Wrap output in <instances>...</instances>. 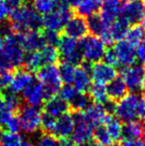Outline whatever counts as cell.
<instances>
[{"instance_id": "cell-13", "label": "cell", "mask_w": 145, "mask_h": 146, "mask_svg": "<svg viewBox=\"0 0 145 146\" xmlns=\"http://www.w3.org/2000/svg\"><path fill=\"white\" fill-rule=\"evenodd\" d=\"M145 10V5L141 0H128L122 5L120 17L128 24H135L141 21Z\"/></svg>"}, {"instance_id": "cell-48", "label": "cell", "mask_w": 145, "mask_h": 146, "mask_svg": "<svg viewBox=\"0 0 145 146\" xmlns=\"http://www.w3.org/2000/svg\"><path fill=\"white\" fill-rule=\"evenodd\" d=\"M10 10L8 8L7 4L5 3L4 0H0V23L4 22L6 20V18L9 16Z\"/></svg>"}, {"instance_id": "cell-35", "label": "cell", "mask_w": 145, "mask_h": 146, "mask_svg": "<svg viewBox=\"0 0 145 146\" xmlns=\"http://www.w3.org/2000/svg\"><path fill=\"white\" fill-rule=\"evenodd\" d=\"M41 55V59H42L43 65H49V64H54L59 59L58 50L56 47L54 46H49V45H45L41 50H39Z\"/></svg>"}, {"instance_id": "cell-44", "label": "cell", "mask_w": 145, "mask_h": 146, "mask_svg": "<svg viewBox=\"0 0 145 146\" xmlns=\"http://www.w3.org/2000/svg\"><path fill=\"white\" fill-rule=\"evenodd\" d=\"M103 59V62H105V64H107V65L112 66V67L118 66L117 59H116V55H115V53H114V51L112 48L107 49V51H105Z\"/></svg>"}, {"instance_id": "cell-54", "label": "cell", "mask_w": 145, "mask_h": 146, "mask_svg": "<svg viewBox=\"0 0 145 146\" xmlns=\"http://www.w3.org/2000/svg\"><path fill=\"white\" fill-rule=\"evenodd\" d=\"M22 146H35L31 141H27V140H24L23 143H22Z\"/></svg>"}, {"instance_id": "cell-62", "label": "cell", "mask_w": 145, "mask_h": 146, "mask_svg": "<svg viewBox=\"0 0 145 146\" xmlns=\"http://www.w3.org/2000/svg\"><path fill=\"white\" fill-rule=\"evenodd\" d=\"M0 146H3V145H2V144H0Z\"/></svg>"}, {"instance_id": "cell-26", "label": "cell", "mask_w": 145, "mask_h": 146, "mask_svg": "<svg viewBox=\"0 0 145 146\" xmlns=\"http://www.w3.org/2000/svg\"><path fill=\"white\" fill-rule=\"evenodd\" d=\"M103 125L107 128L109 135L112 141L117 142L121 138V132H122V125L118 119L113 117L110 114H107L105 116V119L103 121Z\"/></svg>"}, {"instance_id": "cell-43", "label": "cell", "mask_w": 145, "mask_h": 146, "mask_svg": "<svg viewBox=\"0 0 145 146\" xmlns=\"http://www.w3.org/2000/svg\"><path fill=\"white\" fill-rule=\"evenodd\" d=\"M4 130L10 131V132H15V133H18L21 130V123H20L18 115L13 114V116H12L11 118L9 119V121L7 122Z\"/></svg>"}, {"instance_id": "cell-57", "label": "cell", "mask_w": 145, "mask_h": 146, "mask_svg": "<svg viewBox=\"0 0 145 146\" xmlns=\"http://www.w3.org/2000/svg\"><path fill=\"white\" fill-rule=\"evenodd\" d=\"M77 146H91V144L89 142H85V143H81V144H77Z\"/></svg>"}, {"instance_id": "cell-19", "label": "cell", "mask_w": 145, "mask_h": 146, "mask_svg": "<svg viewBox=\"0 0 145 146\" xmlns=\"http://www.w3.org/2000/svg\"><path fill=\"white\" fill-rule=\"evenodd\" d=\"M121 0H103L101 6V17L107 26L113 23L121 11Z\"/></svg>"}, {"instance_id": "cell-21", "label": "cell", "mask_w": 145, "mask_h": 146, "mask_svg": "<svg viewBox=\"0 0 145 146\" xmlns=\"http://www.w3.org/2000/svg\"><path fill=\"white\" fill-rule=\"evenodd\" d=\"M70 110L68 102H65L60 96H54L47 100L44 106V112L49 115L58 118L63 114L67 113Z\"/></svg>"}, {"instance_id": "cell-42", "label": "cell", "mask_w": 145, "mask_h": 146, "mask_svg": "<svg viewBox=\"0 0 145 146\" xmlns=\"http://www.w3.org/2000/svg\"><path fill=\"white\" fill-rule=\"evenodd\" d=\"M35 146H58V140L53 135L43 132L39 135Z\"/></svg>"}, {"instance_id": "cell-6", "label": "cell", "mask_w": 145, "mask_h": 146, "mask_svg": "<svg viewBox=\"0 0 145 146\" xmlns=\"http://www.w3.org/2000/svg\"><path fill=\"white\" fill-rule=\"evenodd\" d=\"M140 100L141 98L137 94H126L119 102H117L114 114L118 120L124 123L135 121V119L137 118L136 110Z\"/></svg>"}, {"instance_id": "cell-31", "label": "cell", "mask_w": 145, "mask_h": 146, "mask_svg": "<svg viewBox=\"0 0 145 146\" xmlns=\"http://www.w3.org/2000/svg\"><path fill=\"white\" fill-rule=\"evenodd\" d=\"M24 139L19 133L0 129V144L3 146H22Z\"/></svg>"}, {"instance_id": "cell-56", "label": "cell", "mask_w": 145, "mask_h": 146, "mask_svg": "<svg viewBox=\"0 0 145 146\" xmlns=\"http://www.w3.org/2000/svg\"><path fill=\"white\" fill-rule=\"evenodd\" d=\"M107 146H121V144H120V143H118V142H111L110 144H109Z\"/></svg>"}, {"instance_id": "cell-14", "label": "cell", "mask_w": 145, "mask_h": 146, "mask_svg": "<svg viewBox=\"0 0 145 146\" xmlns=\"http://www.w3.org/2000/svg\"><path fill=\"white\" fill-rule=\"evenodd\" d=\"M22 98L25 100L26 104L37 108L42 106L46 102L43 86L40 82L35 80L22 90Z\"/></svg>"}, {"instance_id": "cell-28", "label": "cell", "mask_w": 145, "mask_h": 146, "mask_svg": "<svg viewBox=\"0 0 145 146\" xmlns=\"http://www.w3.org/2000/svg\"><path fill=\"white\" fill-rule=\"evenodd\" d=\"M93 102L89 94H87V92H77L73 100L69 102V106L73 112L85 111Z\"/></svg>"}, {"instance_id": "cell-61", "label": "cell", "mask_w": 145, "mask_h": 146, "mask_svg": "<svg viewBox=\"0 0 145 146\" xmlns=\"http://www.w3.org/2000/svg\"><path fill=\"white\" fill-rule=\"evenodd\" d=\"M125 1H128V0H125ZM141 1H144L145 2V0H141Z\"/></svg>"}, {"instance_id": "cell-49", "label": "cell", "mask_w": 145, "mask_h": 146, "mask_svg": "<svg viewBox=\"0 0 145 146\" xmlns=\"http://www.w3.org/2000/svg\"><path fill=\"white\" fill-rule=\"evenodd\" d=\"M136 114H137V118H139L142 123H145V102L143 98H141L138 104Z\"/></svg>"}, {"instance_id": "cell-39", "label": "cell", "mask_w": 145, "mask_h": 146, "mask_svg": "<svg viewBox=\"0 0 145 146\" xmlns=\"http://www.w3.org/2000/svg\"><path fill=\"white\" fill-rule=\"evenodd\" d=\"M13 116V111L6 106L2 94H0V129H4L9 121V119Z\"/></svg>"}, {"instance_id": "cell-52", "label": "cell", "mask_w": 145, "mask_h": 146, "mask_svg": "<svg viewBox=\"0 0 145 146\" xmlns=\"http://www.w3.org/2000/svg\"><path fill=\"white\" fill-rule=\"evenodd\" d=\"M58 146H73V143L70 139H60L58 141Z\"/></svg>"}, {"instance_id": "cell-29", "label": "cell", "mask_w": 145, "mask_h": 146, "mask_svg": "<svg viewBox=\"0 0 145 146\" xmlns=\"http://www.w3.org/2000/svg\"><path fill=\"white\" fill-rule=\"evenodd\" d=\"M101 1L103 0H83L81 3L75 8L77 15L87 18L93 14H97V12L101 9Z\"/></svg>"}, {"instance_id": "cell-4", "label": "cell", "mask_w": 145, "mask_h": 146, "mask_svg": "<svg viewBox=\"0 0 145 146\" xmlns=\"http://www.w3.org/2000/svg\"><path fill=\"white\" fill-rule=\"evenodd\" d=\"M121 75L127 90L132 92V94L145 92L144 64H133L129 67L123 68L121 71Z\"/></svg>"}, {"instance_id": "cell-23", "label": "cell", "mask_w": 145, "mask_h": 146, "mask_svg": "<svg viewBox=\"0 0 145 146\" xmlns=\"http://www.w3.org/2000/svg\"><path fill=\"white\" fill-rule=\"evenodd\" d=\"M121 138L123 140H131V139H145L144 123L131 121L124 123L122 126Z\"/></svg>"}, {"instance_id": "cell-37", "label": "cell", "mask_w": 145, "mask_h": 146, "mask_svg": "<svg viewBox=\"0 0 145 146\" xmlns=\"http://www.w3.org/2000/svg\"><path fill=\"white\" fill-rule=\"evenodd\" d=\"M2 96H3L4 102H5L6 106H7L13 112L18 111L20 106H22L21 98L18 96V94H15V92L7 90L2 94Z\"/></svg>"}, {"instance_id": "cell-25", "label": "cell", "mask_w": 145, "mask_h": 146, "mask_svg": "<svg viewBox=\"0 0 145 146\" xmlns=\"http://www.w3.org/2000/svg\"><path fill=\"white\" fill-rule=\"evenodd\" d=\"M73 87L77 92H87L91 86V74L83 70L81 67L77 68L75 72V77H73Z\"/></svg>"}, {"instance_id": "cell-34", "label": "cell", "mask_w": 145, "mask_h": 146, "mask_svg": "<svg viewBox=\"0 0 145 146\" xmlns=\"http://www.w3.org/2000/svg\"><path fill=\"white\" fill-rule=\"evenodd\" d=\"M59 75H60L61 82L65 85H72L75 77V68L73 65L65 62H61L59 66Z\"/></svg>"}, {"instance_id": "cell-7", "label": "cell", "mask_w": 145, "mask_h": 146, "mask_svg": "<svg viewBox=\"0 0 145 146\" xmlns=\"http://www.w3.org/2000/svg\"><path fill=\"white\" fill-rule=\"evenodd\" d=\"M17 112L21 123V130H23L26 134H33L41 127L42 113L37 108L22 104Z\"/></svg>"}, {"instance_id": "cell-46", "label": "cell", "mask_w": 145, "mask_h": 146, "mask_svg": "<svg viewBox=\"0 0 145 146\" xmlns=\"http://www.w3.org/2000/svg\"><path fill=\"white\" fill-rule=\"evenodd\" d=\"M135 56L136 60L139 61L140 64L145 65V39L135 47Z\"/></svg>"}, {"instance_id": "cell-51", "label": "cell", "mask_w": 145, "mask_h": 146, "mask_svg": "<svg viewBox=\"0 0 145 146\" xmlns=\"http://www.w3.org/2000/svg\"><path fill=\"white\" fill-rule=\"evenodd\" d=\"M121 146H145V139H131V140H122Z\"/></svg>"}, {"instance_id": "cell-22", "label": "cell", "mask_w": 145, "mask_h": 146, "mask_svg": "<svg viewBox=\"0 0 145 146\" xmlns=\"http://www.w3.org/2000/svg\"><path fill=\"white\" fill-rule=\"evenodd\" d=\"M105 88H107V98L114 102H119L127 94V87L122 78H114L111 82L107 84Z\"/></svg>"}, {"instance_id": "cell-58", "label": "cell", "mask_w": 145, "mask_h": 146, "mask_svg": "<svg viewBox=\"0 0 145 146\" xmlns=\"http://www.w3.org/2000/svg\"><path fill=\"white\" fill-rule=\"evenodd\" d=\"M3 42H4V39L0 37V50H1L2 47H3Z\"/></svg>"}, {"instance_id": "cell-41", "label": "cell", "mask_w": 145, "mask_h": 146, "mask_svg": "<svg viewBox=\"0 0 145 146\" xmlns=\"http://www.w3.org/2000/svg\"><path fill=\"white\" fill-rule=\"evenodd\" d=\"M59 94H60L59 96H60L61 98H63L65 102H68V104H69V102L73 100V96L77 94V90H75V88L72 85H65L64 87L61 88Z\"/></svg>"}, {"instance_id": "cell-8", "label": "cell", "mask_w": 145, "mask_h": 146, "mask_svg": "<svg viewBox=\"0 0 145 146\" xmlns=\"http://www.w3.org/2000/svg\"><path fill=\"white\" fill-rule=\"evenodd\" d=\"M0 52L9 60L14 69H20V67L23 66L25 53L20 44L19 37L17 34H12L4 38L3 47Z\"/></svg>"}, {"instance_id": "cell-12", "label": "cell", "mask_w": 145, "mask_h": 146, "mask_svg": "<svg viewBox=\"0 0 145 146\" xmlns=\"http://www.w3.org/2000/svg\"><path fill=\"white\" fill-rule=\"evenodd\" d=\"M129 29V24L123 18H117L113 23H111L105 30V32L99 38L105 44H111L125 39V36Z\"/></svg>"}, {"instance_id": "cell-27", "label": "cell", "mask_w": 145, "mask_h": 146, "mask_svg": "<svg viewBox=\"0 0 145 146\" xmlns=\"http://www.w3.org/2000/svg\"><path fill=\"white\" fill-rule=\"evenodd\" d=\"M87 25L89 33H91L93 36L95 37H101L109 27L99 14H93V15L87 17Z\"/></svg>"}, {"instance_id": "cell-50", "label": "cell", "mask_w": 145, "mask_h": 146, "mask_svg": "<svg viewBox=\"0 0 145 146\" xmlns=\"http://www.w3.org/2000/svg\"><path fill=\"white\" fill-rule=\"evenodd\" d=\"M4 1L7 4L10 12H11L12 10H15V9H17V8H19L20 6L25 3V0H4Z\"/></svg>"}, {"instance_id": "cell-10", "label": "cell", "mask_w": 145, "mask_h": 146, "mask_svg": "<svg viewBox=\"0 0 145 146\" xmlns=\"http://www.w3.org/2000/svg\"><path fill=\"white\" fill-rule=\"evenodd\" d=\"M73 16V11L71 8H56L54 11L44 15L43 26L46 29L59 32L64 29L67 22Z\"/></svg>"}, {"instance_id": "cell-11", "label": "cell", "mask_w": 145, "mask_h": 146, "mask_svg": "<svg viewBox=\"0 0 145 146\" xmlns=\"http://www.w3.org/2000/svg\"><path fill=\"white\" fill-rule=\"evenodd\" d=\"M112 49L116 55L118 66L126 68L135 64V47L128 43L125 39L116 42Z\"/></svg>"}, {"instance_id": "cell-5", "label": "cell", "mask_w": 145, "mask_h": 146, "mask_svg": "<svg viewBox=\"0 0 145 146\" xmlns=\"http://www.w3.org/2000/svg\"><path fill=\"white\" fill-rule=\"evenodd\" d=\"M58 54L59 58L62 62L73 65V67L79 66L83 61V57L81 52L77 47V42L75 39L70 37L61 36L60 41L58 43Z\"/></svg>"}, {"instance_id": "cell-24", "label": "cell", "mask_w": 145, "mask_h": 146, "mask_svg": "<svg viewBox=\"0 0 145 146\" xmlns=\"http://www.w3.org/2000/svg\"><path fill=\"white\" fill-rule=\"evenodd\" d=\"M87 119L93 125V127H97L99 125L103 124V121L105 119V116L107 113L105 112V108L103 104H95L93 102L87 110L83 111Z\"/></svg>"}, {"instance_id": "cell-33", "label": "cell", "mask_w": 145, "mask_h": 146, "mask_svg": "<svg viewBox=\"0 0 145 146\" xmlns=\"http://www.w3.org/2000/svg\"><path fill=\"white\" fill-rule=\"evenodd\" d=\"M145 39V29L142 26L134 25L133 27L129 28L125 36V40L134 47L137 46Z\"/></svg>"}, {"instance_id": "cell-18", "label": "cell", "mask_w": 145, "mask_h": 146, "mask_svg": "<svg viewBox=\"0 0 145 146\" xmlns=\"http://www.w3.org/2000/svg\"><path fill=\"white\" fill-rule=\"evenodd\" d=\"M19 37L20 44L24 51L34 52L39 51L46 45L43 38L42 32L40 31H29L24 34H17Z\"/></svg>"}, {"instance_id": "cell-17", "label": "cell", "mask_w": 145, "mask_h": 146, "mask_svg": "<svg viewBox=\"0 0 145 146\" xmlns=\"http://www.w3.org/2000/svg\"><path fill=\"white\" fill-rule=\"evenodd\" d=\"M73 124L75 123H73V113L67 112L56 119L51 135L59 139H68L73 134Z\"/></svg>"}, {"instance_id": "cell-53", "label": "cell", "mask_w": 145, "mask_h": 146, "mask_svg": "<svg viewBox=\"0 0 145 146\" xmlns=\"http://www.w3.org/2000/svg\"><path fill=\"white\" fill-rule=\"evenodd\" d=\"M81 1L83 0H67V3L70 8H77L81 3Z\"/></svg>"}, {"instance_id": "cell-16", "label": "cell", "mask_w": 145, "mask_h": 146, "mask_svg": "<svg viewBox=\"0 0 145 146\" xmlns=\"http://www.w3.org/2000/svg\"><path fill=\"white\" fill-rule=\"evenodd\" d=\"M64 33L66 36L70 37L75 40H81L87 36L89 29H87V20L79 15H75L67 22L64 27Z\"/></svg>"}, {"instance_id": "cell-45", "label": "cell", "mask_w": 145, "mask_h": 146, "mask_svg": "<svg viewBox=\"0 0 145 146\" xmlns=\"http://www.w3.org/2000/svg\"><path fill=\"white\" fill-rule=\"evenodd\" d=\"M11 78L12 74L10 72L0 71V90H5L7 87H9Z\"/></svg>"}, {"instance_id": "cell-55", "label": "cell", "mask_w": 145, "mask_h": 146, "mask_svg": "<svg viewBox=\"0 0 145 146\" xmlns=\"http://www.w3.org/2000/svg\"><path fill=\"white\" fill-rule=\"evenodd\" d=\"M141 26L145 29V10H144V13H143V16H142V19H141Z\"/></svg>"}, {"instance_id": "cell-9", "label": "cell", "mask_w": 145, "mask_h": 146, "mask_svg": "<svg viewBox=\"0 0 145 146\" xmlns=\"http://www.w3.org/2000/svg\"><path fill=\"white\" fill-rule=\"evenodd\" d=\"M73 117L75 124L72 134V141L77 144L89 142V140L93 138L95 130L93 125L87 119L83 111L73 112Z\"/></svg>"}, {"instance_id": "cell-3", "label": "cell", "mask_w": 145, "mask_h": 146, "mask_svg": "<svg viewBox=\"0 0 145 146\" xmlns=\"http://www.w3.org/2000/svg\"><path fill=\"white\" fill-rule=\"evenodd\" d=\"M105 43L99 37L85 36L77 42V47L83 54L85 61L95 64L103 58L107 47Z\"/></svg>"}, {"instance_id": "cell-59", "label": "cell", "mask_w": 145, "mask_h": 146, "mask_svg": "<svg viewBox=\"0 0 145 146\" xmlns=\"http://www.w3.org/2000/svg\"><path fill=\"white\" fill-rule=\"evenodd\" d=\"M91 146H101V145L97 144V143H93V144H91Z\"/></svg>"}, {"instance_id": "cell-20", "label": "cell", "mask_w": 145, "mask_h": 146, "mask_svg": "<svg viewBox=\"0 0 145 146\" xmlns=\"http://www.w3.org/2000/svg\"><path fill=\"white\" fill-rule=\"evenodd\" d=\"M32 82H34V78L30 72H28L25 69H17L15 73L12 75L8 90L15 94L22 92V90L28 85H30Z\"/></svg>"}, {"instance_id": "cell-15", "label": "cell", "mask_w": 145, "mask_h": 146, "mask_svg": "<svg viewBox=\"0 0 145 146\" xmlns=\"http://www.w3.org/2000/svg\"><path fill=\"white\" fill-rule=\"evenodd\" d=\"M91 78L97 84L105 85L116 78V70L114 67L105 64V62H97L93 64L91 69Z\"/></svg>"}, {"instance_id": "cell-32", "label": "cell", "mask_w": 145, "mask_h": 146, "mask_svg": "<svg viewBox=\"0 0 145 146\" xmlns=\"http://www.w3.org/2000/svg\"><path fill=\"white\" fill-rule=\"evenodd\" d=\"M89 96H91V100L95 104H103L107 100V88L105 85L101 84L95 83L93 85L91 86L89 90Z\"/></svg>"}, {"instance_id": "cell-36", "label": "cell", "mask_w": 145, "mask_h": 146, "mask_svg": "<svg viewBox=\"0 0 145 146\" xmlns=\"http://www.w3.org/2000/svg\"><path fill=\"white\" fill-rule=\"evenodd\" d=\"M33 8L40 15H46L57 8L56 0H33Z\"/></svg>"}, {"instance_id": "cell-30", "label": "cell", "mask_w": 145, "mask_h": 146, "mask_svg": "<svg viewBox=\"0 0 145 146\" xmlns=\"http://www.w3.org/2000/svg\"><path fill=\"white\" fill-rule=\"evenodd\" d=\"M43 62L41 59V55L39 51H34V52H28L24 57L23 67L28 72H37L40 68L43 67Z\"/></svg>"}, {"instance_id": "cell-2", "label": "cell", "mask_w": 145, "mask_h": 146, "mask_svg": "<svg viewBox=\"0 0 145 146\" xmlns=\"http://www.w3.org/2000/svg\"><path fill=\"white\" fill-rule=\"evenodd\" d=\"M37 79L43 86L46 102L56 96L62 88L59 68L55 64H49L40 68L37 71Z\"/></svg>"}, {"instance_id": "cell-60", "label": "cell", "mask_w": 145, "mask_h": 146, "mask_svg": "<svg viewBox=\"0 0 145 146\" xmlns=\"http://www.w3.org/2000/svg\"><path fill=\"white\" fill-rule=\"evenodd\" d=\"M143 100H144V102H145V92H144V98H143Z\"/></svg>"}, {"instance_id": "cell-1", "label": "cell", "mask_w": 145, "mask_h": 146, "mask_svg": "<svg viewBox=\"0 0 145 146\" xmlns=\"http://www.w3.org/2000/svg\"><path fill=\"white\" fill-rule=\"evenodd\" d=\"M9 22L15 34H24L29 31H41L43 27V17L37 13L33 6L24 3L19 8L12 10Z\"/></svg>"}, {"instance_id": "cell-40", "label": "cell", "mask_w": 145, "mask_h": 146, "mask_svg": "<svg viewBox=\"0 0 145 146\" xmlns=\"http://www.w3.org/2000/svg\"><path fill=\"white\" fill-rule=\"evenodd\" d=\"M42 35H43V38H44L46 45L54 46V47H56L57 45H58L59 41H60V38H61V35L59 34V32L49 30V29H45L44 31H42Z\"/></svg>"}, {"instance_id": "cell-47", "label": "cell", "mask_w": 145, "mask_h": 146, "mask_svg": "<svg viewBox=\"0 0 145 146\" xmlns=\"http://www.w3.org/2000/svg\"><path fill=\"white\" fill-rule=\"evenodd\" d=\"M14 34L13 30H12V26L9 21H4L0 23V37L1 38H6V37L10 36V35Z\"/></svg>"}, {"instance_id": "cell-38", "label": "cell", "mask_w": 145, "mask_h": 146, "mask_svg": "<svg viewBox=\"0 0 145 146\" xmlns=\"http://www.w3.org/2000/svg\"><path fill=\"white\" fill-rule=\"evenodd\" d=\"M93 137L95 138V143L97 144L105 146V145H109L111 143V139H110L109 132H107V128H105V125L101 124L99 126H97L93 130Z\"/></svg>"}]
</instances>
